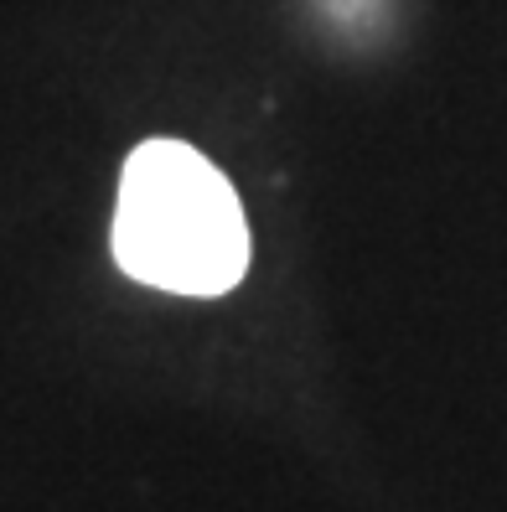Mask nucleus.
Here are the masks:
<instances>
[{
    "instance_id": "1",
    "label": "nucleus",
    "mask_w": 507,
    "mask_h": 512,
    "mask_svg": "<svg viewBox=\"0 0 507 512\" xmlns=\"http://www.w3.org/2000/svg\"><path fill=\"white\" fill-rule=\"evenodd\" d=\"M114 264L171 295H228L249 269V223L228 176L182 140H145L125 161L109 228Z\"/></svg>"
}]
</instances>
